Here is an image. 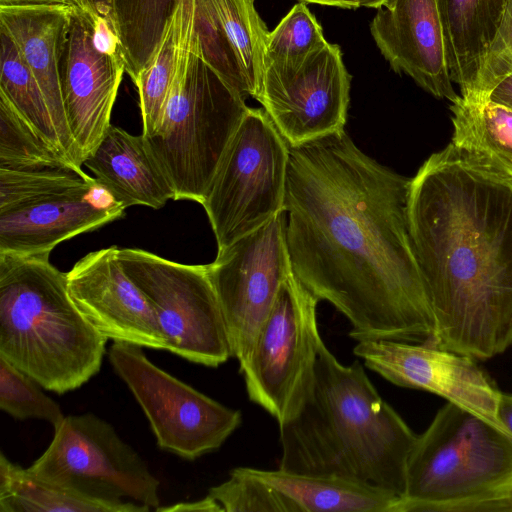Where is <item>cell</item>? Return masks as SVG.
Masks as SVG:
<instances>
[{"label":"cell","instance_id":"obj_19","mask_svg":"<svg viewBox=\"0 0 512 512\" xmlns=\"http://www.w3.org/2000/svg\"><path fill=\"white\" fill-rule=\"evenodd\" d=\"M194 27L203 58L241 95L258 100L268 30L254 0H196Z\"/></svg>","mask_w":512,"mask_h":512},{"label":"cell","instance_id":"obj_4","mask_svg":"<svg viewBox=\"0 0 512 512\" xmlns=\"http://www.w3.org/2000/svg\"><path fill=\"white\" fill-rule=\"evenodd\" d=\"M50 255H0V357L64 394L95 376L108 341L73 302Z\"/></svg>","mask_w":512,"mask_h":512},{"label":"cell","instance_id":"obj_28","mask_svg":"<svg viewBox=\"0 0 512 512\" xmlns=\"http://www.w3.org/2000/svg\"><path fill=\"white\" fill-rule=\"evenodd\" d=\"M0 40V91L9 98L21 116L39 135L65 158L54 121L38 82L10 37L0 31Z\"/></svg>","mask_w":512,"mask_h":512},{"label":"cell","instance_id":"obj_29","mask_svg":"<svg viewBox=\"0 0 512 512\" xmlns=\"http://www.w3.org/2000/svg\"><path fill=\"white\" fill-rule=\"evenodd\" d=\"M62 167L79 169L46 142L0 91V169L32 171Z\"/></svg>","mask_w":512,"mask_h":512},{"label":"cell","instance_id":"obj_36","mask_svg":"<svg viewBox=\"0 0 512 512\" xmlns=\"http://www.w3.org/2000/svg\"><path fill=\"white\" fill-rule=\"evenodd\" d=\"M155 510L158 512H223L221 505L209 494L200 500L193 502H180L164 507L159 506Z\"/></svg>","mask_w":512,"mask_h":512},{"label":"cell","instance_id":"obj_17","mask_svg":"<svg viewBox=\"0 0 512 512\" xmlns=\"http://www.w3.org/2000/svg\"><path fill=\"white\" fill-rule=\"evenodd\" d=\"M125 209L95 179L0 210V255H50L61 242L123 218Z\"/></svg>","mask_w":512,"mask_h":512},{"label":"cell","instance_id":"obj_14","mask_svg":"<svg viewBox=\"0 0 512 512\" xmlns=\"http://www.w3.org/2000/svg\"><path fill=\"white\" fill-rule=\"evenodd\" d=\"M353 353L394 385L424 390L497 422L502 392L477 360L427 343L359 341Z\"/></svg>","mask_w":512,"mask_h":512},{"label":"cell","instance_id":"obj_3","mask_svg":"<svg viewBox=\"0 0 512 512\" xmlns=\"http://www.w3.org/2000/svg\"><path fill=\"white\" fill-rule=\"evenodd\" d=\"M416 434L378 393L362 364L343 365L318 341L312 381L279 425V468L369 483L403 498Z\"/></svg>","mask_w":512,"mask_h":512},{"label":"cell","instance_id":"obj_35","mask_svg":"<svg viewBox=\"0 0 512 512\" xmlns=\"http://www.w3.org/2000/svg\"><path fill=\"white\" fill-rule=\"evenodd\" d=\"M92 42L97 51L123 58L122 43L112 19L98 14L92 17Z\"/></svg>","mask_w":512,"mask_h":512},{"label":"cell","instance_id":"obj_10","mask_svg":"<svg viewBox=\"0 0 512 512\" xmlns=\"http://www.w3.org/2000/svg\"><path fill=\"white\" fill-rule=\"evenodd\" d=\"M142 348L114 342L109 360L146 415L160 449L190 461L219 449L240 426L241 412L156 366Z\"/></svg>","mask_w":512,"mask_h":512},{"label":"cell","instance_id":"obj_37","mask_svg":"<svg viewBox=\"0 0 512 512\" xmlns=\"http://www.w3.org/2000/svg\"><path fill=\"white\" fill-rule=\"evenodd\" d=\"M487 101L512 110V73L495 85L489 93Z\"/></svg>","mask_w":512,"mask_h":512},{"label":"cell","instance_id":"obj_16","mask_svg":"<svg viewBox=\"0 0 512 512\" xmlns=\"http://www.w3.org/2000/svg\"><path fill=\"white\" fill-rule=\"evenodd\" d=\"M92 17L75 8L61 62L66 119L82 165L112 125L111 114L125 72L122 57L101 53L93 46Z\"/></svg>","mask_w":512,"mask_h":512},{"label":"cell","instance_id":"obj_6","mask_svg":"<svg viewBox=\"0 0 512 512\" xmlns=\"http://www.w3.org/2000/svg\"><path fill=\"white\" fill-rule=\"evenodd\" d=\"M248 109L245 97L203 58L194 27L160 120L151 134L143 135L174 190V200L203 203Z\"/></svg>","mask_w":512,"mask_h":512},{"label":"cell","instance_id":"obj_21","mask_svg":"<svg viewBox=\"0 0 512 512\" xmlns=\"http://www.w3.org/2000/svg\"><path fill=\"white\" fill-rule=\"evenodd\" d=\"M85 165L97 182L125 208L160 209L174 200V190L143 134L111 125Z\"/></svg>","mask_w":512,"mask_h":512},{"label":"cell","instance_id":"obj_22","mask_svg":"<svg viewBox=\"0 0 512 512\" xmlns=\"http://www.w3.org/2000/svg\"><path fill=\"white\" fill-rule=\"evenodd\" d=\"M452 82L469 99L509 0H436Z\"/></svg>","mask_w":512,"mask_h":512},{"label":"cell","instance_id":"obj_41","mask_svg":"<svg viewBox=\"0 0 512 512\" xmlns=\"http://www.w3.org/2000/svg\"><path fill=\"white\" fill-rule=\"evenodd\" d=\"M89 3L96 14L114 21V0H89Z\"/></svg>","mask_w":512,"mask_h":512},{"label":"cell","instance_id":"obj_1","mask_svg":"<svg viewBox=\"0 0 512 512\" xmlns=\"http://www.w3.org/2000/svg\"><path fill=\"white\" fill-rule=\"evenodd\" d=\"M411 178L340 131L290 146L285 212L292 271L359 341L430 343L434 317L408 221Z\"/></svg>","mask_w":512,"mask_h":512},{"label":"cell","instance_id":"obj_18","mask_svg":"<svg viewBox=\"0 0 512 512\" xmlns=\"http://www.w3.org/2000/svg\"><path fill=\"white\" fill-rule=\"evenodd\" d=\"M370 30L396 73L410 76L438 99L452 103L460 97L452 86L436 0H386Z\"/></svg>","mask_w":512,"mask_h":512},{"label":"cell","instance_id":"obj_27","mask_svg":"<svg viewBox=\"0 0 512 512\" xmlns=\"http://www.w3.org/2000/svg\"><path fill=\"white\" fill-rule=\"evenodd\" d=\"M179 0H114L125 72L134 81L155 50Z\"/></svg>","mask_w":512,"mask_h":512},{"label":"cell","instance_id":"obj_2","mask_svg":"<svg viewBox=\"0 0 512 512\" xmlns=\"http://www.w3.org/2000/svg\"><path fill=\"white\" fill-rule=\"evenodd\" d=\"M411 241L434 317L430 345L488 360L512 346V178L451 143L411 178Z\"/></svg>","mask_w":512,"mask_h":512},{"label":"cell","instance_id":"obj_7","mask_svg":"<svg viewBox=\"0 0 512 512\" xmlns=\"http://www.w3.org/2000/svg\"><path fill=\"white\" fill-rule=\"evenodd\" d=\"M290 146L264 109H248L201 204L218 250L285 211Z\"/></svg>","mask_w":512,"mask_h":512},{"label":"cell","instance_id":"obj_20","mask_svg":"<svg viewBox=\"0 0 512 512\" xmlns=\"http://www.w3.org/2000/svg\"><path fill=\"white\" fill-rule=\"evenodd\" d=\"M75 5L0 6V31L10 37L46 99L62 152L82 169L62 95L61 62Z\"/></svg>","mask_w":512,"mask_h":512},{"label":"cell","instance_id":"obj_15","mask_svg":"<svg viewBox=\"0 0 512 512\" xmlns=\"http://www.w3.org/2000/svg\"><path fill=\"white\" fill-rule=\"evenodd\" d=\"M118 247L90 252L66 273L73 302L105 338L166 350L149 301L124 270Z\"/></svg>","mask_w":512,"mask_h":512},{"label":"cell","instance_id":"obj_25","mask_svg":"<svg viewBox=\"0 0 512 512\" xmlns=\"http://www.w3.org/2000/svg\"><path fill=\"white\" fill-rule=\"evenodd\" d=\"M451 144L477 162L512 178V110L461 96L450 105Z\"/></svg>","mask_w":512,"mask_h":512},{"label":"cell","instance_id":"obj_42","mask_svg":"<svg viewBox=\"0 0 512 512\" xmlns=\"http://www.w3.org/2000/svg\"><path fill=\"white\" fill-rule=\"evenodd\" d=\"M75 6L78 8L90 13L92 16H94L96 13L92 9L89 0H71Z\"/></svg>","mask_w":512,"mask_h":512},{"label":"cell","instance_id":"obj_39","mask_svg":"<svg viewBox=\"0 0 512 512\" xmlns=\"http://www.w3.org/2000/svg\"><path fill=\"white\" fill-rule=\"evenodd\" d=\"M497 421L512 435V394H501L497 408Z\"/></svg>","mask_w":512,"mask_h":512},{"label":"cell","instance_id":"obj_32","mask_svg":"<svg viewBox=\"0 0 512 512\" xmlns=\"http://www.w3.org/2000/svg\"><path fill=\"white\" fill-rule=\"evenodd\" d=\"M95 178L70 167L32 171L0 169V210H6L41 195L86 185Z\"/></svg>","mask_w":512,"mask_h":512},{"label":"cell","instance_id":"obj_23","mask_svg":"<svg viewBox=\"0 0 512 512\" xmlns=\"http://www.w3.org/2000/svg\"><path fill=\"white\" fill-rule=\"evenodd\" d=\"M286 496L299 512H394L401 497L375 485L335 475L237 467Z\"/></svg>","mask_w":512,"mask_h":512},{"label":"cell","instance_id":"obj_9","mask_svg":"<svg viewBox=\"0 0 512 512\" xmlns=\"http://www.w3.org/2000/svg\"><path fill=\"white\" fill-rule=\"evenodd\" d=\"M27 470L93 499L121 502L128 497L150 509L160 506V481L114 427L92 413L66 416Z\"/></svg>","mask_w":512,"mask_h":512},{"label":"cell","instance_id":"obj_33","mask_svg":"<svg viewBox=\"0 0 512 512\" xmlns=\"http://www.w3.org/2000/svg\"><path fill=\"white\" fill-rule=\"evenodd\" d=\"M208 494L225 512H299L279 491L237 468L230 471L229 479L211 487Z\"/></svg>","mask_w":512,"mask_h":512},{"label":"cell","instance_id":"obj_26","mask_svg":"<svg viewBox=\"0 0 512 512\" xmlns=\"http://www.w3.org/2000/svg\"><path fill=\"white\" fill-rule=\"evenodd\" d=\"M196 0H179L150 58L133 81L139 94L142 134L156 128L178 61L195 23Z\"/></svg>","mask_w":512,"mask_h":512},{"label":"cell","instance_id":"obj_30","mask_svg":"<svg viewBox=\"0 0 512 512\" xmlns=\"http://www.w3.org/2000/svg\"><path fill=\"white\" fill-rule=\"evenodd\" d=\"M327 43L316 17L306 2L300 1L272 31H268L264 46L265 64L282 68L298 67Z\"/></svg>","mask_w":512,"mask_h":512},{"label":"cell","instance_id":"obj_43","mask_svg":"<svg viewBox=\"0 0 512 512\" xmlns=\"http://www.w3.org/2000/svg\"><path fill=\"white\" fill-rule=\"evenodd\" d=\"M510 506H511V512H512V496H511V500H510Z\"/></svg>","mask_w":512,"mask_h":512},{"label":"cell","instance_id":"obj_11","mask_svg":"<svg viewBox=\"0 0 512 512\" xmlns=\"http://www.w3.org/2000/svg\"><path fill=\"white\" fill-rule=\"evenodd\" d=\"M318 302L294 273L289 275L247 362L239 368L249 399L278 426L298 411L313 378L321 338Z\"/></svg>","mask_w":512,"mask_h":512},{"label":"cell","instance_id":"obj_5","mask_svg":"<svg viewBox=\"0 0 512 512\" xmlns=\"http://www.w3.org/2000/svg\"><path fill=\"white\" fill-rule=\"evenodd\" d=\"M512 435L447 402L410 452L394 512H511Z\"/></svg>","mask_w":512,"mask_h":512},{"label":"cell","instance_id":"obj_12","mask_svg":"<svg viewBox=\"0 0 512 512\" xmlns=\"http://www.w3.org/2000/svg\"><path fill=\"white\" fill-rule=\"evenodd\" d=\"M283 211L217 251L207 264L222 310L232 357L244 365L269 318L282 284L293 273Z\"/></svg>","mask_w":512,"mask_h":512},{"label":"cell","instance_id":"obj_8","mask_svg":"<svg viewBox=\"0 0 512 512\" xmlns=\"http://www.w3.org/2000/svg\"><path fill=\"white\" fill-rule=\"evenodd\" d=\"M118 257L152 306L167 351L213 368L232 357L207 265L181 264L138 248H119Z\"/></svg>","mask_w":512,"mask_h":512},{"label":"cell","instance_id":"obj_24","mask_svg":"<svg viewBox=\"0 0 512 512\" xmlns=\"http://www.w3.org/2000/svg\"><path fill=\"white\" fill-rule=\"evenodd\" d=\"M132 501L93 499L39 479L0 454V512H147Z\"/></svg>","mask_w":512,"mask_h":512},{"label":"cell","instance_id":"obj_34","mask_svg":"<svg viewBox=\"0 0 512 512\" xmlns=\"http://www.w3.org/2000/svg\"><path fill=\"white\" fill-rule=\"evenodd\" d=\"M511 73L512 0H509L500 26L479 71L472 94L469 99L465 100L473 102L487 101L488 95L495 85Z\"/></svg>","mask_w":512,"mask_h":512},{"label":"cell","instance_id":"obj_38","mask_svg":"<svg viewBox=\"0 0 512 512\" xmlns=\"http://www.w3.org/2000/svg\"><path fill=\"white\" fill-rule=\"evenodd\" d=\"M306 3L335 6L344 9H357L360 7L380 8L386 0H299Z\"/></svg>","mask_w":512,"mask_h":512},{"label":"cell","instance_id":"obj_31","mask_svg":"<svg viewBox=\"0 0 512 512\" xmlns=\"http://www.w3.org/2000/svg\"><path fill=\"white\" fill-rule=\"evenodd\" d=\"M35 379L0 357V409L18 420L40 419L54 428L65 416Z\"/></svg>","mask_w":512,"mask_h":512},{"label":"cell","instance_id":"obj_13","mask_svg":"<svg viewBox=\"0 0 512 512\" xmlns=\"http://www.w3.org/2000/svg\"><path fill=\"white\" fill-rule=\"evenodd\" d=\"M350 82L340 47L327 43L298 67L265 64L257 101L289 146H298L344 130Z\"/></svg>","mask_w":512,"mask_h":512},{"label":"cell","instance_id":"obj_40","mask_svg":"<svg viewBox=\"0 0 512 512\" xmlns=\"http://www.w3.org/2000/svg\"><path fill=\"white\" fill-rule=\"evenodd\" d=\"M74 5L71 0H0V6Z\"/></svg>","mask_w":512,"mask_h":512}]
</instances>
